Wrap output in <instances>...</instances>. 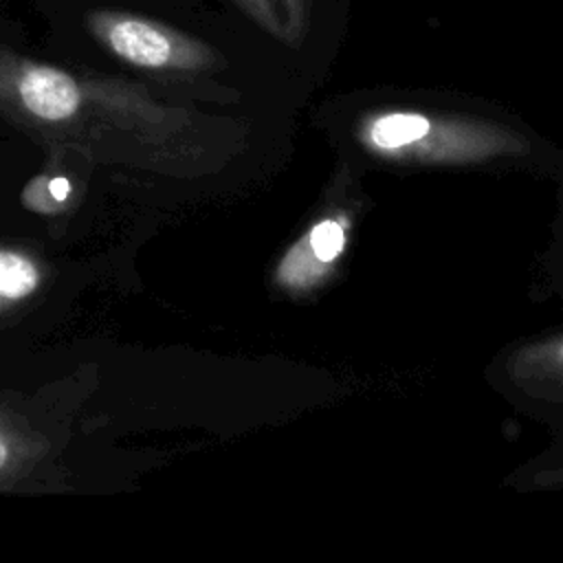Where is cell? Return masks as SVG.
Listing matches in <instances>:
<instances>
[{
  "label": "cell",
  "mask_w": 563,
  "mask_h": 563,
  "mask_svg": "<svg viewBox=\"0 0 563 563\" xmlns=\"http://www.w3.org/2000/svg\"><path fill=\"white\" fill-rule=\"evenodd\" d=\"M0 117L26 136L86 161L169 172L183 112L123 77L77 75L0 48Z\"/></svg>",
  "instance_id": "6da1fadb"
},
{
  "label": "cell",
  "mask_w": 563,
  "mask_h": 563,
  "mask_svg": "<svg viewBox=\"0 0 563 563\" xmlns=\"http://www.w3.org/2000/svg\"><path fill=\"white\" fill-rule=\"evenodd\" d=\"M88 35L119 62L147 73H196L213 64L205 42L165 22L121 9H92L84 15Z\"/></svg>",
  "instance_id": "7a4b0ae2"
},
{
  "label": "cell",
  "mask_w": 563,
  "mask_h": 563,
  "mask_svg": "<svg viewBox=\"0 0 563 563\" xmlns=\"http://www.w3.org/2000/svg\"><path fill=\"white\" fill-rule=\"evenodd\" d=\"M51 444L29 420L0 407V490L13 488L46 457Z\"/></svg>",
  "instance_id": "3957f363"
},
{
  "label": "cell",
  "mask_w": 563,
  "mask_h": 563,
  "mask_svg": "<svg viewBox=\"0 0 563 563\" xmlns=\"http://www.w3.org/2000/svg\"><path fill=\"white\" fill-rule=\"evenodd\" d=\"M44 284V264L26 249L0 244V314L24 303Z\"/></svg>",
  "instance_id": "277c9868"
},
{
  "label": "cell",
  "mask_w": 563,
  "mask_h": 563,
  "mask_svg": "<svg viewBox=\"0 0 563 563\" xmlns=\"http://www.w3.org/2000/svg\"><path fill=\"white\" fill-rule=\"evenodd\" d=\"M81 196L75 178L59 167H44L22 189L20 202L24 209L42 216H57L70 211Z\"/></svg>",
  "instance_id": "5b68a950"
},
{
  "label": "cell",
  "mask_w": 563,
  "mask_h": 563,
  "mask_svg": "<svg viewBox=\"0 0 563 563\" xmlns=\"http://www.w3.org/2000/svg\"><path fill=\"white\" fill-rule=\"evenodd\" d=\"M429 132V121L422 114L396 112L380 117L372 125V139L380 147H400L420 141Z\"/></svg>",
  "instance_id": "8992f818"
},
{
  "label": "cell",
  "mask_w": 563,
  "mask_h": 563,
  "mask_svg": "<svg viewBox=\"0 0 563 563\" xmlns=\"http://www.w3.org/2000/svg\"><path fill=\"white\" fill-rule=\"evenodd\" d=\"M345 244V235H343V229L341 224H336L334 220H325L321 224H317L310 233V246L314 251V255L321 260V262H330L334 260L341 249Z\"/></svg>",
  "instance_id": "52a82bcc"
},
{
  "label": "cell",
  "mask_w": 563,
  "mask_h": 563,
  "mask_svg": "<svg viewBox=\"0 0 563 563\" xmlns=\"http://www.w3.org/2000/svg\"><path fill=\"white\" fill-rule=\"evenodd\" d=\"M244 11H249L257 22H262L268 29H275V15L271 9V0H235Z\"/></svg>",
  "instance_id": "ba28073f"
},
{
  "label": "cell",
  "mask_w": 563,
  "mask_h": 563,
  "mask_svg": "<svg viewBox=\"0 0 563 563\" xmlns=\"http://www.w3.org/2000/svg\"><path fill=\"white\" fill-rule=\"evenodd\" d=\"M561 354H563V347H561Z\"/></svg>",
  "instance_id": "9c48e42d"
}]
</instances>
